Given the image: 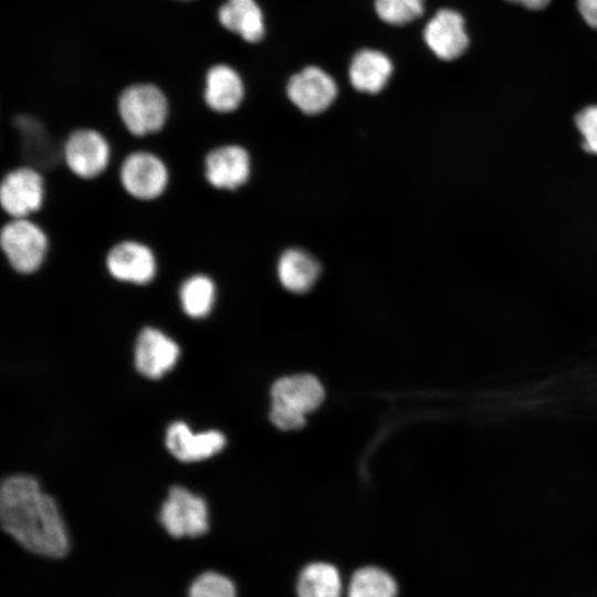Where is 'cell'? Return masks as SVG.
Instances as JSON below:
<instances>
[{
  "instance_id": "1",
  "label": "cell",
  "mask_w": 597,
  "mask_h": 597,
  "mask_svg": "<svg viewBox=\"0 0 597 597\" xmlns=\"http://www.w3.org/2000/svg\"><path fill=\"white\" fill-rule=\"evenodd\" d=\"M3 531L27 551L51 558L64 557L69 535L55 501L25 474L8 476L0 488Z\"/></svg>"
},
{
  "instance_id": "2",
  "label": "cell",
  "mask_w": 597,
  "mask_h": 597,
  "mask_svg": "<svg viewBox=\"0 0 597 597\" xmlns=\"http://www.w3.org/2000/svg\"><path fill=\"white\" fill-rule=\"evenodd\" d=\"M270 418L280 429H298L305 415L315 410L324 399V388L312 375H293L279 379L271 389Z\"/></svg>"
},
{
  "instance_id": "3",
  "label": "cell",
  "mask_w": 597,
  "mask_h": 597,
  "mask_svg": "<svg viewBox=\"0 0 597 597\" xmlns=\"http://www.w3.org/2000/svg\"><path fill=\"white\" fill-rule=\"evenodd\" d=\"M118 113L130 134L145 136L163 128L168 116V102L157 86L134 84L119 95Z\"/></svg>"
},
{
  "instance_id": "4",
  "label": "cell",
  "mask_w": 597,
  "mask_h": 597,
  "mask_svg": "<svg viewBox=\"0 0 597 597\" xmlns=\"http://www.w3.org/2000/svg\"><path fill=\"white\" fill-rule=\"evenodd\" d=\"M0 244L10 265L19 273L30 274L44 261L48 238L27 218L12 219L1 229Z\"/></svg>"
},
{
  "instance_id": "5",
  "label": "cell",
  "mask_w": 597,
  "mask_h": 597,
  "mask_svg": "<svg viewBox=\"0 0 597 597\" xmlns=\"http://www.w3.org/2000/svg\"><path fill=\"white\" fill-rule=\"evenodd\" d=\"M159 522L174 537L203 535L209 528L206 502L187 489L175 485L161 505Z\"/></svg>"
},
{
  "instance_id": "6",
  "label": "cell",
  "mask_w": 597,
  "mask_h": 597,
  "mask_svg": "<svg viewBox=\"0 0 597 597\" xmlns=\"http://www.w3.org/2000/svg\"><path fill=\"white\" fill-rule=\"evenodd\" d=\"M44 198L42 175L32 166L10 170L0 185V203L12 219L27 218L38 211Z\"/></svg>"
},
{
  "instance_id": "7",
  "label": "cell",
  "mask_w": 597,
  "mask_h": 597,
  "mask_svg": "<svg viewBox=\"0 0 597 597\" xmlns=\"http://www.w3.org/2000/svg\"><path fill=\"white\" fill-rule=\"evenodd\" d=\"M122 186L139 200L158 198L168 184V170L163 160L148 151H135L123 161L119 170Z\"/></svg>"
},
{
  "instance_id": "8",
  "label": "cell",
  "mask_w": 597,
  "mask_h": 597,
  "mask_svg": "<svg viewBox=\"0 0 597 597\" xmlns=\"http://www.w3.org/2000/svg\"><path fill=\"white\" fill-rule=\"evenodd\" d=\"M63 160L81 178L97 177L109 160L108 143L94 129L73 130L63 143Z\"/></svg>"
},
{
  "instance_id": "9",
  "label": "cell",
  "mask_w": 597,
  "mask_h": 597,
  "mask_svg": "<svg viewBox=\"0 0 597 597\" xmlns=\"http://www.w3.org/2000/svg\"><path fill=\"white\" fill-rule=\"evenodd\" d=\"M286 93L300 111L315 115L332 105L337 95V85L324 70L307 66L290 78Z\"/></svg>"
},
{
  "instance_id": "10",
  "label": "cell",
  "mask_w": 597,
  "mask_h": 597,
  "mask_svg": "<svg viewBox=\"0 0 597 597\" xmlns=\"http://www.w3.org/2000/svg\"><path fill=\"white\" fill-rule=\"evenodd\" d=\"M106 268L117 281L143 285L156 275V259L147 245L127 240L111 248Z\"/></svg>"
},
{
  "instance_id": "11",
  "label": "cell",
  "mask_w": 597,
  "mask_h": 597,
  "mask_svg": "<svg viewBox=\"0 0 597 597\" xmlns=\"http://www.w3.org/2000/svg\"><path fill=\"white\" fill-rule=\"evenodd\" d=\"M423 39L439 59L452 61L469 46L463 17L452 9L439 10L427 23Z\"/></svg>"
},
{
  "instance_id": "12",
  "label": "cell",
  "mask_w": 597,
  "mask_h": 597,
  "mask_svg": "<svg viewBox=\"0 0 597 597\" xmlns=\"http://www.w3.org/2000/svg\"><path fill=\"white\" fill-rule=\"evenodd\" d=\"M14 127L20 135L23 157L34 168L53 169L63 160V144L59 143L38 119L17 116Z\"/></svg>"
},
{
  "instance_id": "13",
  "label": "cell",
  "mask_w": 597,
  "mask_h": 597,
  "mask_svg": "<svg viewBox=\"0 0 597 597\" xmlns=\"http://www.w3.org/2000/svg\"><path fill=\"white\" fill-rule=\"evenodd\" d=\"M178 356V345L163 332L154 327L140 331L135 346V366L142 375L160 378L175 366Z\"/></svg>"
},
{
  "instance_id": "14",
  "label": "cell",
  "mask_w": 597,
  "mask_h": 597,
  "mask_svg": "<svg viewBox=\"0 0 597 597\" xmlns=\"http://www.w3.org/2000/svg\"><path fill=\"white\" fill-rule=\"evenodd\" d=\"M205 169L206 179L211 186L234 190L249 178L250 157L241 146H220L207 154Z\"/></svg>"
},
{
  "instance_id": "15",
  "label": "cell",
  "mask_w": 597,
  "mask_h": 597,
  "mask_svg": "<svg viewBox=\"0 0 597 597\" xmlns=\"http://www.w3.org/2000/svg\"><path fill=\"white\" fill-rule=\"evenodd\" d=\"M166 446L180 461H199L220 452L226 438L216 430L193 434L186 423L177 421L167 429Z\"/></svg>"
},
{
  "instance_id": "16",
  "label": "cell",
  "mask_w": 597,
  "mask_h": 597,
  "mask_svg": "<svg viewBox=\"0 0 597 597\" xmlns=\"http://www.w3.org/2000/svg\"><path fill=\"white\" fill-rule=\"evenodd\" d=\"M392 70V63L386 54L373 49H363L353 56L348 76L356 90L375 94L387 85Z\"/></svg>"
},
{
  "instance_id": "17",
  "label": "cell",
  "mask_w": 597,
  "mask_h": 597,
  "mask_svg": "<svg viewBox=\"0 0 597 597\" xmlns=\"http://www.w3.org/2000/svg\"><path fill=\"white\" fill-rule=\"evenodd\" d=\"M244 95L240 75L230 66H212L206 76L205 101L219 113H229L238 108Z\"/></svg>"
},
{
  "instance_id": "18",
  "label": "cell",
  "mask_w": 597,
  "mask_h": 597,
  "mask_svg": "<svg viewBox=\"0 0 597 597\" xmlns=\"http://www.w3.org/2000/svg\"><path fill=\"white\" fill-rule=\"evenodd\" d=\"M218 19L223 28L247 42L256 43L264 36V18L255 0H227L218 11Z\"/></svg>"
},
{
  "instance_id": "19",
  "label": "cell",
  "mask_w": 597,
  "mask_h": 597,
  "mask_svg": "<svg viewBox=\"0 0 597 597\" xmlns=\"http://www.w3.org/2000/svg\"><path fill=\"white\" fill-rule=\"evenodd\" d=\"M321 272L318 261L304 250L285 251L277 263V275L282 285L294 293L308 291Z\"/></svg>"
},
{
  "instance_id": "20",
  "label": "cell",
  "mask_w": 597,
  "mask_h": 597,
  "mask_svg": "<svg viewBox=\"0 0 597 597\" xmlns=\"http://www.w3.org/2000/svg\"><path fill=\"white\" fill-rule=\"evenodd\" d=\"M298 597H342L343 582L338 569L325 562L307 564L296 580Z\"/></svg>"
},
{
  "instance_id": "21",
  "label": "cell",
  "mask_w": 597,
  "mask_h": 597,
  "mask_svg": "<svg viewBox=\"0 0 597 597\" xmlns=\"http://www.w3.org/2000/svg\"><path fill=\"white\" fill-rule=\"evenodd\" d=\"M346 594L347 597H397L398 586L385 569L364 566L352 575Z\"/></svg>"
},
{
  "instance_id": "22",
  "label": "cell",
  "mask_w": 597,
  "mask_h": 597,
  "mask_svg": "<svg viewBox=\"0 0 597 597\" xmlns=\"http://www.w3.org/2000/svg\"><path fill=\"white\" fill-rule=\"evenodd\" d=\"M214 295V283L205 274L188 277L179 290L181 307L192 318H202L210 313Z\"/></svg>"
},
{
  "instance_id": "23",
  "label": "cell",
  "mask_w": 597,
  "mask_h": 597,
  "mask_svg": "<svg viewBox=\"0 0 597 597\" xmlns=\"http://www.w3.org/2000/svg\"><path fill=\"white\" fill-rule=\"evenodd\" d=\"M374 4L378 18L391 25L410 23L425 11V0H375Z\"/></svg>"
},
{
  "instance_id": "24",
  "label": "cell",
  "mask_w": 597,
  "mask_h": 597,
  "mask_svg": "<svg viewBox=\"0 0 597 597\" xmlns=\"http://www.w3.org/2000/svg\"><path fill=\"white\" fill-rule=\"evenodd\" d=\"M189 597H237V591L228 577L207 572L193 580L189 588Z\"/></svg>"
},
{
  "instance_id": "25",
  "label": "cell",
  "mask_w": 597,
  "mask_h": 597,
  "mask_svg": "<svg viewBox=\"0 0 597 597\" xmlns=\"http://www.w3.org/2000/svg\"><path fill=\"white\" fill-rule=\"evenodd\" d=\"M575 125L582 136L584 150L597 155V105L580 109L575 116Z\"/></svg>"
},
{
  "instance_id": "26",
  "label": "cell",
  "mask_w": 597,
  "mask_h": 597,
  "mask_svg": "<svg viewBox=\"0 0 597 597\" xmlns=\"http://www.w3.org/2000/svg\"><path fill=\"white\" fill-rule=\"evenodd\" d=\"M577 8L584 21L597 29V0H577Z\"/></svg>"
},
{
  "instance_id": "27",
  "label": "cell",
  "mask_w": 597,
  "mask_h": 597,
  "mask_svg": "<svg viewBox=\"0 0 597 597\" xmlns=\"http://www.w3.org/2000/svg\"><path fill=\"white\" fill-rule=\"evenodd\" d=\"M512 3L523 6L531 10H542L546 8L552 0H507Z\"/></svg>"
},
{
  "instance_id": "28",
  "label": "cell",
  "mask_w": 597,
  "mask_h": 597,
  "mask_svg": "<svg viewBox=\"0 0 597 597\" xmlns=\"http://www.w3.org/2000/svg\"><path fill=\"white\" fill-rule=\"evenodd\" d=\"M181 1H189V0H181Z\"/></svg>"
}]
</instances>
